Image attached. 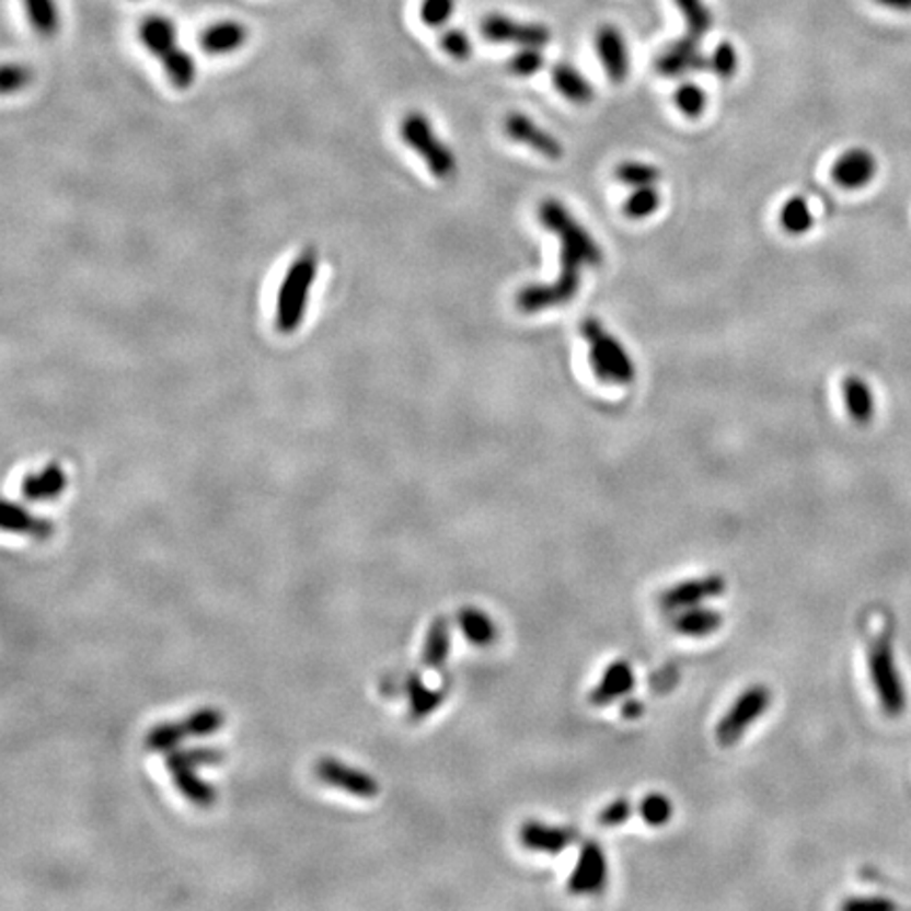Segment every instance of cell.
<instances>
[{
    "label": "cell",
    "mask_w": 911,
    "mask_h": 911,
    "mask_svg": "<svg viewBox=\"0 0 911 911\" xmlns=\"http://www.w3.org/2000/svg\"><path fill=\"white\" fill-rule=\"evenodd\" d=\"M539 220L562 243V273L569 279H580L583 266H599L603 254L598 241L580 227L568 209L555 199H544L539 205Z\"/></svg>",
    "instance_id": "obj_1"
},
{
    "label": "cell",
    "mask_w": 911,
    "mask_h": 911,
    "mask_svg": "<svg viewBox=\"0 0 911 911\" xmlns=\"http://www.w3.org/2000/svg\"><path fill=\"white\" fill-rule=\"evenodd\" d=\"M316 268H319V260L313 250L302 252L289 264L281 287H279V293H277V309H275V327L279 334L289 336L300 330L307 316V309H309L311 291L316 279Z\"/></svg>",
    "instance_id": "obj_2"
},
{
    "label": "cell",
    "mask_w": 911,
    "mask_h": 911,
    "mask_svg": "<svg viewBox=\"0 0 911 911\" xmlns=\"http://www.w3.org/2000/svg\"><path fill=\"white\" fill-rule=\"evenodd\" d=\"M580 334L589 346V364L601 382L626 387L635 380V364L625 346L616 341L598 319L587 316Z\"/></svg>",
    "instance_id": "obj_3"
},
{
    "label": "cell",
    "mask_w": 911,
    "mask_h": 911,
    "mask_svg": "<svg viewBox=\"0 0 911 911\" xmlns=\"http://www.w3.org/2000/svg\"><path fill=\"white\" fill-rule=\"evenodd\" d=\"M399 136L427 163L428 170L435 177L439 180L454 177L456 170H458L454 152L435 134L427 114L416 113V111L405 114L399 123Z\"/></svg>",
    "instance_id": "obj_4"
},
{
    "label": "cell",
    "mask_w": 911,
    "mask_h": 911,
    "mask_svg": "<svg viewBox=\"0 0 911 911\" xmlns=\"http://www.w3.org/2000/svg\"><path fill=\"white\" fill-rule=\"evenodd\" d=\"M867 665H869V680L874 683L883 712L888 717H901L908 710V694H906V685L895 662L892 644L886 635H880L872 642L869 653H867Z\"/></svg>",
    "instance_id": "obj_5"
},
{
    "label": "cell",
    "mask_w": 911,
    "mask_h": 911,
    "mask_svg": "<svg viewBox=\"0 0 911 911\" xmlns=\"http://www.w3.org/2000/svg\"><path fill=\"white\" fill-rule=\"evenodd\" d=\"M770 705V690L758 683L747 688L733 703L728 713L717 722L715 739L722 747H733L749 730V726L762 717Z\"/></svg>",
    "instance_id": "obj_6"
},
{
    "label": "cell",
    "mask_w": 911,
    "mask_h": 911,
    "mask_svg": "<svg viewBox=\"0 0 911 911\" xmlns=\"http://www.w3.org/2000/svg\"><path fill=\"white\" fill-rule=\"evenodd\" d=\"M480 32L489 43H509L519 47H544L551 41V30L542 24L517 22L507 15H485Z\"/></svg>",
    "instance_id": "obj_7"
},
{
    "label": "cell",
    "mask_w": 911,
    "mask_h": 911,
    "mask_svg": "<svg viewBox=\"0 0 911 911\" xmlns=\"http://www.w3.org/2000/svg\"><path fill=\"white\" fill-rule=\"evenodd\" d=\"M580 287V279H569L560 275L555 281L551 284H534L526 285L517 291L515 304L521 313L532 314L549 311V309H557V307H566L569 300L578 293Z\"/></svg>",
    "instance_id": "obj_8"
},
{
    "label": "cell",
    "mask_w": 911,
    "mask_h": 911,
    "mask_svg": "<svg viewBox=\"0 0 911 911\" xmlns=\"http://www.w3.org/2000/svg\"><path fill=\"white\" fill-rule=\"evenodd\" d=\"M314 774L325 785L342 789L350 796L361 797V799H371V797L378 796V792H380V785L371 774L364 772V770L346 766L334 758L319 760L316 766H314Z\"/></svg>",
    "instance_id": "obj_9"
},
{
    "label": "cell",
    "mask_w": 911,
    "mask_h": 911,
    "mask_svg": "<svg viewBox=\"0 0 911 911\" xmlns=\"http://www.w3.org/2000/svg\"><path fill=\"white\" fill-rule=\"evenodd\" d=\"M503 127H505V134L511 138L512 142L523 143V146L532 148L544 159L557 161V159L564 157L562 142L551 131H546V129H542L541 125H537L528 114H509L505 118Z\"/></svg>",
    "instance_id": "obj_10"
},
{
    "label": "cell",
    "mask_w": 911,
    "mask_h": 911,
    "mask_svg": "<svg viewBox=\"0 0 911 911\" xmlns=\"http://www.w3.org/2000/svg\"><path fill=\"white\" fill-rule=\"evenodd\" d=\"M656 72L662 77H682L688 72H699L710 66V59H705L699 47V38L688 34L667 49H662L655 61Z\"/></svg>",
    "instance_id": "obj_11"
},
{
    "label": "cell",
    "mask_w": 911,
    "mask_h": 911,
    "mask_svg": "<svg viewBox=\"0 0 911 911\" xmlns=\"http://www.w3.org/2000/svg\"><path fill=\"white\" fill-rule=\"evenodd\" d=\"M608 878V863L606 854L599 849L598 842H585L578 863L568 880V890L574 895H589L603 888Z\"/></svg>",
    "instance_id": "obj_12"
},
{
    "label": "cell",
    "mask_w": 911,
    "mask_h": 911,
    "mask_svg": "<svg viewBox=\"0 0 911 911\" xmlns=\"http://www.w3.org/2000/svg\"><path fill=\"white\" fill-rule=\"evenodd\" d=\"M726 589V583L722 576L712 574L694 580H683L676 587H669L660 596V606L665 610H688L701 606L705 599L717 598Z\"/></svg>",
    "instance_id": "obj_13"
},
{
    "label": "cell",
    "mask_w": 911,
    "mask_h": 911,
    "mask_svg": "<svg viewBox=\"0 0 911 911\" xmlns=\"http://www.w3.org/2000/svg\"><path fill=\"white\" fill-rule=\"evenodd\" d=\"M876 171H878V163L869 150L851 148L833 163L831 177L840 188L858 191V188H865L874 180Z\"/></svg>",
    "instance_id": "obj_14"
},
{
    "label": "cell",
    "mask_w": 911,
    "mask_h": 911,
    "mask_svg": "<svg viewBox=\"0 0 911 911\" xmlns=\"http://www.w3.org/2000/svg\"><path fill=\"white\" fill-rule=\"evenodd\" d=\"M598 56L612 83H623L629 77V49L625 36L616 26H601L596 34Z\"/></svg>",
    "instance_id": "obj_15"
},
{
    "label": "cell",
    "mask_w": 911,
    "mask_h": 911,
    "mask_svg": "<svg viewBox=\"0 0 911 911\" xmlns=\"http://www.w3.org/2000/svg\"><path fill=\"white\" fill-rule=\"evenodd\" d=\"M574 840H576V831H572L568 827L544 826V823L530 821L519 829L521 846L534 853H564Z\"/></svg>",
    "instance_id": "obj_16"
},
{
    "label": "cell",
    "mask_w": 911,
    "mask_h": 911,
    "mask_svg": "<svg viewBox=\"0 0 911 911\" xmlns=\"http://www.w3.org/2000/svg\"><path fill=\"white\" fill-rule=\"evenodd\" d=\"M165 766L171 772V779L175 783V787L180 789V794L186 797L191 804L199 806V808H207L216 802V789L197 776L195 766L184 764L180 758H175L173 753H165Z\"/></svg>",
    "instance_id": "obj_17"
},
{
    "label": "cell",
    "mask_w": 911,
    "mask_h": 911,
    "mask_svg": "<svg viewBox=\"0 0 911 911\" xmlns=\"http://www.w3.org/2000/svg\"><path fill=\"white\" fill-rule=\"evenodd\" d=\"M633 683H635V678H633L631 665L626 660H616L603 671L598 685L591 690L589 703L596 705V707H606V705L626 696L631 692Z\"/></svg>",
    "instance_id": "obj_18"
},
{
    "label": "cell",
    "mask_w": 911,
    "mask_h": 911,
    "mask_svg": "<svg viewBox=\"0 0 911 911\" xmlns=\"http://www.w3.org/2000/svg\"><path fill=\"white\" fill-rule=\"evenodd\" d=\"M247 43V28L239 22H220L203 30L199 36L200 49L207 56H228Z\"/></svg>",
    "instance_id": "obj_19"
},
{
    "label": "cell",
    "mask_w": 911,
    "mask_h": 911,
    "mask_svg": "<svg viewBox=\"0 0 911 911\" xmlns=\"http://www.w3.org/2000/svg\"><path fill=\"white\" fill-rule=\"evenodd\" d=\"M66 484L68 480H66L64 469L57 462H51L43 471L32 473L22 482V494L30 503L54 500L66 489Z\"/></svg>",
    "instance_id": "obj_20"
},
{
    "label": "cell",
    "mask_w": 911,
    "mask_h": 911,
    "mask_svg": "<svg viewBox=\"0 0 911 911\" xmlns=\"http://www.w3.org/2000/svg\"><path fill=\"white\" fill-rule=\"evenodd\" d=\"M842 395L846 401V410L849 416L853 418L858 427H867L876 414V405H874V395L869 384L858 378V376H849L842 382Z\"/></svg>",
    "instance_id": "obj_21"
},
{
    "label": "cell",
    "mask_w": 911,
    "mask_h": 911,
    "mask_svg": "<svg viewBox=\"0 0 911 911\" xmlns=\"http://www.w3.org/2000/svg\"><path fill=\"white\" fill-rule=\"evenodd\" d=\"M0 526H2L4 532L28 534V537H34V539H47L54 532V523L49 519L34 517V515H30L26 509H22L15 503H4L2 505Z\"/></svg>",
    "instance_id": "obj_22"
},
{
    "label": "cell",
    "mask_w": 911,
    "mask_h": 911,
    "mask_svg": "<svg viewBox=\"0 0 911 911\" xmlns=\"http://www.w3.org/2000/svg\"><path fill=\"white\" fill-rule=\"evenodd\" d=\"M140 41L152 56H168L173 47H177V30L168 18L150 15L140 24Z\"/></svg>",
    "instance_id": "obj_23"
},
{
    "label": "cell",
    "mask_w": 911,
    "mask_h": 911,
    "mask_svg": "<svg viewBox=\"0 0 911 911\" xmlns=\"http://www.w3.org/2000/svg\"><path fill=\"white\" fill-rule=\"evenodd\" d=\"M551 79H553V85L555 89L569 100L572 104H578V106H585V104H589L591 100H593V95H596V91H593V85L574 68V66H569V64H557V66H553V70H551Z\"/></svg>",
    "instance_id": "obj_24"
},
{
    "label": "cell",
    "mask_w": 911,
    "mask_h": 911,
    "mask_svg": "<svg viewBox=\"0 0 911 911\" xmlns=\"http://www.w3.org/2000/svg\"><path fill=\"white\" fill-rule=\"evenodd\" d=\"M458 625H460L462 635L466 637V642L473 644V646H480V648L494 644V639L498 635L494 621L485 612L477 610V608H471V606H466L458 612Z\"/></svg>",
    "instance_id": "obj_25"
},
{
    "label": "cell",
    "mask_w": 911,
    "mask_h": 911,
    "mask_svg": "<svg viewBox=\"0 0 911 911\" xmlns=\"http://www.w3.org/2000/svg\"><path fill=\"white\" fill-rule=\"evenodd\" d=\"M407 696H410V715L420 722L430 713L437 712L446 701V690H433L418 676L407 678Z\"/></svg>",
    "instance_id": "obj_26"
},
{
    "label": "cell",
    "mask_w": 911,
    "mask_h": 911,
    "mask_svg": "<svg viewBox=\"0 0 911 911\" xmlns=\"http://www.w3.org/2000/svg\"><path fill=\"white\" fill-rule=\"evenodd\" d=\"M450 655V623L448 619L439 616L433 621V625L428 629L427 642H425V650H423V662L427 669L439 671L443 669L446 660Z\"/></svg>",
    "instance_id": "obj_27"
},
{
    "label": "cell",
    "mask_w": 911,
    "mask_h": 911,
    "mask_svg": "<svg viewBox=\"0 0 911 911\" xmlns=\"http://www.w3.org/2000/svg\"><path fill=\"white\" fill-rule=\"evenodd\" d=\"M722 626V614L710 608H688L673 621V629L688 637H705Z\"/></svg>",
    "instance_id": "obj_28"
},
{
    "label": "cell",
    "mask_w": 911,
    "mask_h": 911,
    "mask_svg": "<svg viewBox=\"0 0 911 911\" xmlns=\"http://www.w3.org/2000/svg\"><path fill=\"white\" fill-rule=\"evenodd\" d=\"M163 70L171 81V85L177 89H191L197 79V64L195 57L184 51L180 45L173 47L168 56L161 57Z\"/></svg>",
    "instance_id": "obj_29"
},
{
    "label": "cell",
    "mask_w": 911,
    "mask_h": 911,
    "mask_svg": "<svg viewBox=\"0 0 911 911\" xmlns=\"http://www.w3.org/2000/svg\"><path fill=\"white\" fill-rule=\"evenodd\" d=\"M30 26L41 36L51 38L59 30V11L56 0H24Z\"/></svg>",
    "instance_id": "obj_30"
},
{
    "label": "cell",
    "mask_w": 911,
    "mask_h": 911,
    "mask_svg": "<svg viewBox=\"0 0 911 911\" xmlns=\"http://www.w3.org/2000/svg\"><path fill=\"white\" fill-rule=\"evenodd\" d=\"M781 227L789 234H806L815 227V216L810 211V205L804 197H792L781 209Z\"/></svg>",
    "instance_id": "obj_31"
},
{
    "label": "cell",
    "mask_w": 911,
    "mask_h": 911,
    "mask_svg": "<svg viewBox=\"0 0 911 911\" xmlns=\"http://www.w3.org/2000/svg\"><path fill=\"white\" fill-rule=\"evenodd\" d=\"M180 724H182V730H184L186 739H200V737H209V735L218 733L224 724V715L218 710H214V707H203V710L191 713Z\"/></svg>",
    "instance_id": "obj_32"
},
{
    "label": "cell",
    "mask_w": 911,
    "mask_h": 911,
    "mask_svg": "<svg viewBox=\"0 0 911 911\" xmlns=\"http://www.w3.org/2000/svg\"><path fill=\"white\" fill-rule=\"evenodd\" d=\"M186 739L180 722H163L146 735V749L152 753H170Z\"/></svg>",
    "instance_id": "obj_33"
},
{
    "label": "cell",
    "mask_w": 911,
    "mask_h": 911,
    "mask_svg": "<svg viewBox=\"0 0 911 911\" xmlns=\"http://www.w3.org/2000/svg\"><path fill=\"white\" fill-rule=\"evenodd\" d=\"M676 4L682 11L685 26H688V34L701 38L703 34H707L712 30V11H710V7L703 0H676Z\"/></svg>",
    "instance_id": "obj_34"
},
{
    "label": "cell",
    "mask_w": 911,
    "mask_h": 911,
    "mask_svg": "<svg viewBox=\"0 0 911 911\" xmlns=\"http://www.w3.org/2000/svg\"><path fill=\"white\" fill-rule=\"evenodd\" d=\"M658 207H660V195L655 186H642L629 195V199L623 205V211L631 220H644L653 216Z\"/></svg>",
    "instance_id": "obj_35"
},
{
    "label": "cell",
    "mask_w": 911,
    "mask_h": 911,
    "mask_svg": "<svg viewBox=\"0 0 911 911\" xmlns=\"http://www.w3.org/2000/svg\"><path fill=\"white\" fill-rule=\"evenodd\" d=\"M616 180L623 182L626 186H633V188L655 186L656 182L660 180V170L650 165V163L625 161L616 168Z\"/></svg>",
    "instance_id": "obj_36"
},
{
    "label": "cell",
    "mask_w": 911,
    "mask_h": 911,
    "mask_svg": "<svg viewBox=\"0 0 911 911\" xmlns=\"http://www.w3.org/2000/svg\"><path fill=\"white\" fill-rule=\"evenodd\" d=\"M673 100H676L678 108L688 118H699L701 114L705 113V108H707V95H705V91L701 87L694 85V83H683L676 91Z\"/></svg>",
    "instance_id": "obj_37"
},
{
    "label": "cell",
    "mask_w": 911,
    "mask_h": 911,
    "mask_svg": "<svg viewBox=\"0 0 911 911\" xmlns=\"http://www.w3.org/2000/svg\"><path fill=\"white\" fill-rule=\"evenodd\" d=\"M639 815H642V819L648 826H665L671 819V815H673V806H671L669 797L660 796V794H650V796L642 799Z\"/></svg>",
    "instance_id": "obj_38"
},
{
    "label": "cell",
    "mask_w": 911,
    "mask_h": 911,
    "mask_svg": "<svg viewBox=\"0 0 911 911\" xmlns=\"http://www.w3.org/2000/svg\"><path fill=\"white\" fill-rule=\"evenodd\" d=\"M439 45L456 61H464L473 56V45H471V38L464 34V30H443L439 36Z\"/></svg>",
    "instance_id": "obj_39"
},
{
    "label": "cell",
    "mask_w": 911,
    "mask_h": 911,
    "mask_svg": "<svg viewBox=\"0 0 911 911\" xmlns=\"http://www.w3.org/2000/svg\"><path fill=\"white\" fill-rule=\"evenodd\" d=\"M710 68L719 79H733L739 68V57L730 43H719L710 57Z\"/></svg>",
    "instance_id": "obj_40"
},
{
    "label": "cell",
    "mask_w": 911,
    "mask_h": 911,
    "mask_svg": "<svg viewBox=\"0 0 911 911\" xmlns=\"http://www.w3.org/2000/svg\"><path fill=\"white\" fill-rule=\"evenodd\" d=\"M544 66L541 47H521L509 61V70L517 77H532Z\"/></svg>",
    "instance_id": "obj_41"
},
{
    "label": "cell",
    "mask_w": 911,
    "mask_h": 911,
    "mask_svg": "<svg viewBox=\"0 0 911 911\" xmlns=\"http://www.w3.org/2000/svg\"><path fill=\"white\" fill-rule=\"evenodd\" d=\"M454 0H423L420 4V20L428 28H441L454 13Z\"/></svg>",
    "instance_id": "obj_42"
},
{
    "label": "cell",
    "mask_w": 911,
    "mask_h": 911,
    "mask_svg": "<svg viewBox=\"0 0 911 911\" xmlns=\"http://www.w3.org/2000/svg\"><path fill=\"white\" fill-rule=\"evenodd\" d=\"M171 753L175 758H180L184 764L195 766V769H199V766H216V764H220L224 760V751L209 749V747H203V749H186V751L173 749Z\"/></svg>",
    "instance_id": "obj_43"
},
{
    "label": "cell",
    "mask_w": 911,
    "mask_h": 911,
    "mask_svg": "<svg viewBox=\"0 0 911 911\" xmlns=\"http://www.w3.org/2000/svg\"><path fill=\"white\" fill-rule=\"evenodd\" d=\"M32 74H30L28 66L22 64H4L2 66V77H0V89L4 95L18 93L24 87L28 85Z\"/></svg>",
    "instance_id": "obj_44"
},
{
    "label": "cell",
    "mask_w": 911,
    "mask_h": 911,
    "mask_svg": "<svg viewBox=\"0 0 911 911\" xmlns=\"http://www.w3.org/2000/svg\"><path fill=\"white\" fill-rule=\"evenodd\" d=\"M631 815H633L631 802L629 799H616L599 812V823L603 827L623 826L625 821L631 819Z\"/></svg>",
    "instance_id": "obj_45"
},
{
    "label": "cell",
    "mask_w": 911,
    "mask_h": 911,
    "mask_svg": "<svg viewBox=\"0 0 911 911\" xmlns=\"http://www.w3.org/2000/svg\"><path fill=\"white\" fill-rule=\"evenodd\" d=\"M895 906L886 899H853L844 903V910H892Z\"/></svg>",
    "instance_id": "obj_46"
},
{
    "label": "cell",
    "mask_w": 911,
    "mask_h": 911,
    "mask_svg": "<svg viewBox=\"0 0 911 911\" xmlns=\"http://www.w3.org/2000/svg\"><path fill=\"white\" fill-rule=\"evenodd\" d=\"M876 2L895 11H911V0H876Z\"/></svg>",
    "instance_id": "obj_47"
},
{
    "label": "cell",
    "mask_w": 911,
    "mask_h": 911,
    "mask_svg": "<svg viewBox=\"0 0 911 911\" xmlns=\"http://www.w3.org/2000/svg\"><path fill=\"white\" fill-rule=\"evenodd\" d=\"M642 713H644V705L637 703V701H631V703H626L625 707H623V715L625 717H639Z\"/></svg>",
    "instance_id": "obj_48"
}]
</instances>
